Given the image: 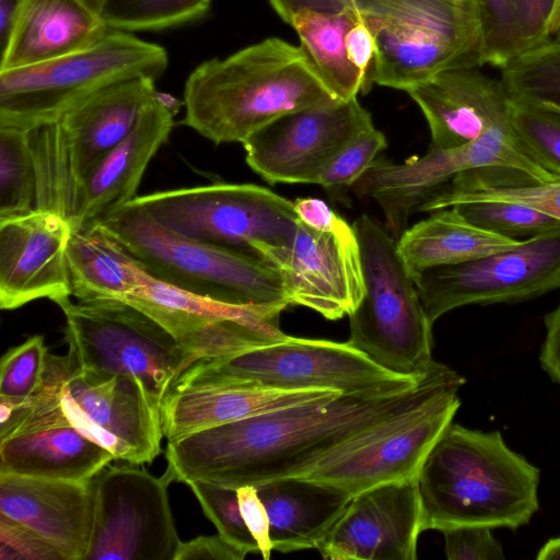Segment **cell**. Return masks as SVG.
<instances>
[{"label": "cell", "instance_id": "6da1fadb", "mask_svg": "<svg viewBox=\"0 0 560 560\" xmlns=\"http://www.w3.org/2000/svg\"><path fill=\"white\" fill-rule=\"evenodd\" d=\"M465 378L436 364L418 385L396 393L340 394L327 401L280 408L168 441L173 481L237 489L303 478L339 463L434 411Z\"/></svg>", "mask_w": 560, "mask_h": 560}, {"label": "cell", "instance_id": "7a4b0ae2", "mask_svg": "<svg viewBox=\"0 0 560 560\" xmlns=\"http://www.w3.org/2000/svg\"><path fill=\"white\" fill-rule=\"evenodd\" d=\"M423 530L485 526L513 532L539 510L540 470L500 431L451 422L416 475Z\"/></svg>", "mask_w": 560, "mask_h": 560}, {"label": "cell", "instance_id": "3957f363", "mask_svg": "<svg viewBox=\"0 0 560 560\" xmlns=\"http://www.w3.org/2000/svg\"><path fill=\"white\" fill-rule=\"evenodd\" d=\"M183 101L182 124L220 144L243 143L284 114L337 98L300 46L269 37L200 63L185 82Z\"/></svg>", "mask_w": 560, "mask_h": 560}, {"label": "cell", "instance_id": "277c9868", "mask_svg": "<svg viewBox=\"0 0 560 560\" xmlns=\"http://www.w3.org/2000/svg\"><path fill=\"white\" fill-rule=\"evenodd\" d=\"M95 223L149 275L173 287L231 304L291 305L280 272L261 257L177 235L133 201Z\"/></svg>", "mask_w": 560, "mask_h": 560}, {"label": "cell", "instance_id": "5b68a950", "mask_svg": "<svg viewBox=\"0 0 560 560\" xmlns=\"http://www.w3.org/2000/svg\"><path fill=\"white\" fill-rule=\"evenodd\" d=\"M375 37L373 84L409 91L434 75L483 63L478 0H357Z\"/></svg>", "mask_w": 560, "mask_h": 560}, {"label": "cell", "instance_id": "8992f818", "mask_svg": "<svg viewBox=\"0 0 560 560\" xmlns=\"http://www.w3.org/2000/svg\"><path fill=\"white\" fill-rule=\"evenodd\" d=\"M155 79L141 75L105 86L50 124L27 130L35 162V209L71 224L83 185L96 165L135 127L154 98Z\"/></svg>", "mask_w": 560, "mask_h": 560}, {"label": "cell", "instance_id": "52a82bcc", "mask_svg": "<svg viewBox=\"0 0 560 560\" xmlns=\"http://www.w3.org/2000/svg\"><path fill=\"white\" fill-rule=\"evenodd\" d=\"M352 226L360 245L364 290L349 315L347 342L390 372L424 374L436 363L433 324L397 241L368 214H361Z\"/></svg>", "mask_w": 560, "mask_h": 560}, {"label": "cell", "instance_id": "ba28073f", "mask_svg": "<svg viewBox=\"0 0 560 560\" xmlns=\"http://www.w3.org/2000/svg\"><path fill=\"white\" fill-rule=\"evenodd\" d=\"M166 50L129 32L108 28L91 46L63 57L0 71V127L31 130L60 118L113 83L166 70Z\"/></svg>", "mask_w": 560, "mask_h": 560}, {"label": "cell", "instance_id": "9c48e42d", "mask_svg": "<svg viewBox=\"0 0 560 560\" xmlns=\"http://www.w3.org/2000/svg\"><path fill=\"white\" fill-rule=\"evenodd\" d=\"M427 373L396 374L348 342L287 336L279 342L236 355L198 360L178 376L170 390L253 382L283 389L396 393L415 387Z\"/></svg>", "mask_w": 560, "mask_h": 560}, {"label": "cell", "instance_id": "30bf717a", "mask_svg": "<svg viewBox=\"0 0 560 560\" xmlns=\"http://www.w3.org/2000/svg\"><path fill=\"white\" fill-rule=\"evenodd\" d=\"M132 201L177 235L258 257L290 246L300 221L293 201L254 184L176 188Z\"/></svg>", "mask_w": 560, "mask_h": 560}, {"label": "cell", "instance_id": "8fae6325", "mask_svg": "<svg viewBox=\"0 0 560 560\" xmlns=\"http://www.w3.org/2000/svg\"><path fill=\"white\" fill-rule=\"evenodd\" d=\"M68 352L85 374L139 377L160 401L195 358L153 318L122 301L56 303Z\"/></svg>", "mask_w": 560, "mask_h": 560}, {"label": "cell", "instance_id": "7c38bea8", "mask_svg": "<svg viewBox=\"0 0 560 560\" xmlns=\"http://www.w3.org/2000/svg\"><path fill=\"white\" fill-rule=\"evenodd\" d=\"M493 166L525 172L541 183L559 178L522 149L511 128H495L463 147H430L423 156L401 164L376 159L351 188L359 198L371 197L378 203L385 229L397 241L410 215L455 175Z\"/></svg>", "mask_w": 560, "mask_h": 560}, {"label": "cell", "instance_id": "4fadbf2b", "mask_svg": "<svg viewBox=\"0 0 560 560\" xmlns=\"http://www.w3.org/2000/svg\"><path fill=\"white\" fill-rule=\"evenodd\" d=\"M413 280L432 324L460 306L540 296L560 289V229L508 250L428 268Z\"/></svg>", "mask_w": 560, "mask_h": 560}, {"label": "cell", "instance_id": "5bb4252c", "mask_svg": "<svg viewBox=\"0 0 560 560\" xmlns=\"http://www.w3.org/2000/svg\"><path fill=\"white\" fill-rule=\"evenodd\" d=\"M59 383L60 357L49 353L40 390L13 408L0 404V474L91 480L115 459L68 421Z\"/></svg>", "mask_w": 560, "mask_h": 560}, {"label": "cell", "instance_id": "9a60e30c", "mask_svg": "<svg viewBox=\"0 0 560 560\" xmlns=\"http://www.w3.org/2000/svg\"><path fill=\"white\" fill-rule=\"evenodd\" d=\"M140 465H106L93 478L94 522L85 560H173L180 544L167 487Z\"/></svg>", "mask_w": 560, "mask_h": 560}, {"label": "cell", "instance_id": "2e32d148", "mask_svg": "<svg viewBox=\"0 0 560 560\" xmlns=\"http://www.w3.org/2000/svg\"><path fill=\"white\" fill-rule=\"evenodd\" d=\"M59 397L68 421L115 459L141 465L162 452L161 401L137 376L97 377L60 357Z\"/></svg>", "mask_w": 560, "mask_h": 560}, {"label": "cell", "instance_id": "e0dca14e", "mask_svg": "<svg viewBox=\"0 0 560 560\" xmlns=\"http://www.w3.org/2000/svg\"><path fill=\"white\" fill-rule=\"evenodd\" d=\"M371 126L357 97L337 100L284 114L242 144L248 166L269 184H315L336 153Z\"/></svg>", "mask_w": 560, "mask_h": 560}, {"label": "cell", "instance_id": "ac0fdd59", "mask_svg": "<svg viewBox=\"0 0 560 560\" xmlns=\"http://www.w3.org/2000/svg\"><path fill=\"white\" fill-rule=\"evenodd\" d=\"M260 257L280 272L291 305L337 320L349 316L361 301L360 245L353 226L342 218L326 230L299 221L290 246L264 249Z\"/></svg>", "mask_w": 560, "mask_h": 560}, {"label": "cell", "instance_id": "d6986e66", "mask_svg": "<svg viewBox=\"0 0 560 560\" xmlns=\"http://www.w3.org/2000/svg\"><path fill=\"white\" fill-rule=\"evenodd\" d=\"M421 533L418 486L411 477L353 495L316 549L330 560H415Z\"/></svg>", "mask_w": 560, "mask_h": 560}, {"label": "cell", "instance_id": "ffe728a7", "mask_svg": "<svg viewBox=\"0 0 560 560\" xmlns=\"http://www.w3.org/2000/svg\"><path fill=\"white\" fill-rule=\"evenodd\" d=\"M71 223L62 215L35 209L0 220V307L14 310L47 298L71 296L67 246Z\"/></svg>", "mask_w": 560, "mask_h": 560}, {"label": "cell", "instance_id": "44dd1931", "mask_svg": "<svg viewBox=\"0 0 560 560\" xmlns=\"http://www.w3.org/2000/svg\"><path fill=\"white\" fill-rule=\"evenodd\" d=\"M91 480L0 474V514L44 537L63 560H85L94 522Z\"/></svg>", "mask_w": 560, "mask_h": 560}, {"label": "cell", "instance_id": "7402d4cb", "mask_svg": "<svg viewBox=\"0 0 560 560\" xmlns=\"http://www.w3.org/2000/svg\"><path fill=\"white\" fill-rule=\"evenodd\" d=\"M407 93L428 121L432 148L454 149L491 129L511 128L503 83L479 67L441 72Z\"/></svg>", "mask_w": 560, "mask_h": 560}, {"label": "cell", "instance_id": "603a6c76", "mask_svg": "<svg viewBox=\"0 0 560 560\" xmlns=\"http://www.w3.org/2000/svg\"><path fill=\"white\" fill-rule=\"evenodd\" d=\"M340 394L331 388L283 389L253 382L171 389L161 400V424L167 441H174L271 410L331 400Z\"/></svg>", "mask_w": 560, "mask_h": 560}, {"label": "cell", "instance_id": "cb8c5ba5", "mask_svg": "<svg viewBox=\"0 0 560 560\" xmlns=\"http://www.w3.org/2000/svg\"><path fill=\"white\" fill-rule=\"evenodd\" d=\"M108 26L81 0H18L1 43L0 71L47 62L86 48Z\"/></svg>", "mask_w": 560, "mask_h": 560}, {"label": "cell", "instance_id": "d4e9b609", "mask_svg": "<svg viewBox=\"0 0 560 560\" xmlns=\"http://www.w3.org/2000/svg\"><path fill=\"white\" fill-rule=\"evenodd\" d=\"M174 116L154 95L132 130L88 177L81 190L72 230L97 221L137 197L147 166L168 139Z\"/></svg>", "mask_w": 560, "mask_h": 560}, {"label": "cell", "instance_id": "484cf974", "mask_svg": "<svg viewBox=\"0 0 560 560\" xmlns=\"http://www.w3.org/2000/svg\"><path fill=\"white\" fill-rule=\"evenodd\" d=\"M270 524L273 550L282 553L317 548L352 495L303 478H281L256 486Z\"/></svg>", "mask_w": 560, "mask_h": 560}, {"label": "cell", "instance_id": "4316f807", "mask_svg": "<svg viewBox=\"0 0 560 560\" xmlns=\"http://www.w3.org/2000/svg\"><path fill=\"white\" fill-rule=\"evenodd\" d=\"M522 242L480 229L450 207L435 210L427 219L407 228L397 240V246L415 279L428 268L508 250Z\"/></svg>", "mask_w": 560, "mask_h": 560}, {"label": "cell", "instance_id": "83f0119b", "mask_svg": "<svg viewBox=\"0 0 560 560\" xmlns=\"http://www.w3.org/2000/svg\"><path fill=\"white\" fill-rule=\"evenodd\" d=\"M67 264L71 295L80 302H125L144 273L141 265L95 222L72 230Z\"/></svg>", "mask_w": 560, "mask_h": 560}, {"label": "cell", "instance_id": "f1b7e54d", "mask_svg": "<svg viewBox=\"0 0 560 560\" xmlns=\"http://www.w3.org/2000/svg\"><path fill=\"white\" fill-rule=\"evenodd\" d=\"M359 19L353 7L337 13L302 11L290 24L320 81L340 101L357 97L362 89V75L346 49L347 32Z\"/></svg>", "mask_w": 560, "mask_h": 560}, {"label": "cell", "instance_id": "f546056e", "mask_svg": "<svg viewBox=\"0 0 560 560\" xmlns=\"http://www.w3.org/2000/svg\"><path fill=\"white\" fill-rule=\"evenodd\" d=\"M36 167L27 130L0 127V220L35 210Z\"/></svg>", "mask_w": 560, "mask_h": 560}, {"label": "cell", "instance_id": "4dcf8cb0", "mask_svg": "<svg viewBox=\"0 0 560 560\" xmlns=\"http://www.w3.org/2000/svg\"><path fill=\"white\" fill-rule=\"evenodd\" d=\"M500 70L510 96L560 108V40L524 50Z\"/></svg>", "mask_w": 560, "mask_h": 560}, {"label": "cell", "instance_id": "1f68e13d", "mask_svg": "<svg viewBox=\"0 0 560 560\" xmlns=\"http://www.w3.org/2000/svg\"><path fill=\"white\" fill-rule=\"evenodd\" d=\"M213 0H105L101 16L109 28L162 31L201 20Z\"/></svg>", "mask_w": 560, "mask_h": 560}, {"label": "cell", "instance_id": "d6a6232c", "mask_svg": "<svg viewBox=\"0 0 560 560\" xmlns=\"http://www.w3.org/2000/svg\"><path fill=\"white\" fill-rule=\"evenodd\" d=\"M509 119L522 149L560 177V108L510 96Z\"/></svg>", "mask_w": 560, "mask_h": 560}, {"label": "cell", "instance_id": "836d02e7", "mask_svg": "<svg viewBox=\"0 0 560 560\" xmlns=\"http://www.w3.org/2000/svg\"><path fill=\"white\" fill-rule=\"evenodd\" d=\"M471 224L513 238H530L560 229V220L527 205L481 200L453 206Z\"/></svg>", "mask_w": 560, "mask_h": 560}, {"label": "cell", "instance_id": "e575fe53", "mask_svg": "<svg viewBox=\"0 0 560 560\" xmlns=\"http://www.w3.org/2000/svg\"><path fill=\"white\" fill-rule=\"evenodd\" d=\"M48 355L42 335H35L8 350L0 364V404L13 408L40 390Z\"/></svg>", "mask_w": 560, "mask_h": 560}, {"label": "cell", "instance_id": "d590c367", "mask_svg": "<svg viewBox=\"0 0 560 560\" xmlns=\"http://www.w3.org/2000/svg\"><path fill=\"white\" fill-rule=\"evenodd\" d=\"M185 483L225 540L246 555L259 552V547L242 516L236 489L198 480H188Z\"/></svg>", "mask_w": 560, "mask_h": 560}, {"label": "cell", "instance_id": "8d00e7d4", "mask_svg": "<svg viewBox=\"0 0 560 560\" xmlns=\"http://www.w3.org/2000/svg\"><path fill=\"white\" fill-rule=\"evenodd\" d=\"M483 33V63L503 68L525 50L513 0H478Z\"/></svg>", "mask_w": 560, "mask_h": 560}, {"label": "cell", "instance_id": "74e56055", "mask_svg": "<svg viewBox=\"0 0 560 560\" xmlns=\"http://www.w3.org/2000/svg\"><path fill=\"white\" fill-rule=\"evenodd\" d=\"M386 145L384 133L374 126L369 127L336 153L320 171L315 184L327 190L351 188Z\"/></svg>", "mask_w": 560, "mask_h": 560}, {"label": "cell", "instance_id": "f35d334b", "mask_svg": "<svg viewBox=\"0 0 560 560\" xmlns=\"http://www.w3.org/2000/svg\"><path fill=\"white\" fill-rule=\"evenodd\" d=\"M500 200L527 205L560 220V177L550 182H528L516 186L489 188L424 201L418 211H435L458 203Z\"/></svg>", "mask_w": 560, "mask_h": 560}, {"label": "cell", "instance_id": "ab89813d", "mask_svg": "<svg viewBox=\"0 0 560 560\" xmlns=\"http://www.w3.org/2000/svg\"><path fill=\"white\" fill-rule=\"evenodd\" d=\"M448 560H502L505 558L492 529L485 526H460L442 530Z\"/></svg>", "mask_w": 560, "mask_h": 560}, {"label": "cell", "instance_id": "60d3db41", "mask_svg": "<svg viewBox=\"0 0 560 560\" xmlns=\"http://www.w3.org/2000/svg\"><path fill=\"white\" fill-rule=\"evenodd\" d=\"M0 560H63L30 527L0 514Z\"/></svg>", "mask_w": 560, "mask_h": 560}, {"label": "cell", "instance_id": "b9f144b4", "mask_svg": "<svg viewBox=\"0 0 560 560\" xmlns=\"http://www.w3.org/2000/svg\"><path fill=\"white\" fill-rule=\"evenodd\" d=\"M556 0H513L525 50L550 39L549 24Z\"/></svg>", "mask_w": 560, "mask_h": 560}, {"label": "cell", "instance_id": "7bdbcfd3", "mask_svg": "<svg viewBox=\"0 0 560 560\" xmlns=\"http://www.w3.org/2000/svg\"><path fill=\"white\" fill-rule=\"evenodd\" d=\"M346 49L349 61L362 75L361 92L366 94L373 86L376 43L371 30L361 18L347 32Z\"/></svg>", "mask_w": 560, "mask_h": 560}, {"label": "cell", "instance_id": "ee69618b", "mask_svg": "<svg viewBox=\"0 0 560 560\" xmlns=\"http://www.w3.org/2000/svg\"><path fill=\"white\" fill-rule=\"evenodd\" d=\"M236 491L245 524L259 547V553L265 560H268L273 550L270 539V524L267 510L257 493V488L243 486L237 488Z\"/></svg>", "mask_w": 560, "mask_h": 560}, {"label": "cell", "instance_id": "f6af8a7d", "mask_svg": "<svg viewBox=\"0 0 560 560\" xmlns=\"http://www.w3.org/2000/svg\"><path fill=\"white\" fill-rule=\"evenodd\" d=\"M246 553L219 533L180 541L173 560H243Z\"/></svg>", "mask_w": 560, "mask_h": 560}, {"label": "cell", "instance_id": "bcb514c9", "mask_svg": "<svg viewBox=\"0 0 560 560\" xmlns=\"http://www.w3.org/2000/svg\"><path fill=\"white\" fill-rule=\"evenodd\" d=\"M546 337L539 362L550 378L560 385V303L545 316Z\"/></svg>", "mask_w": 560, "mask_h": 560}, {"label": "cell", "instance_id": "7dc6e473", "mask_svg": "<svg viewBox=\"0 0 560 560\" xmlns=\"http://www.w3.org/2000/svg\"><path fill=\"white\" fill-rule=\"evenodd\" d=\"M278 16L291 24L293 16L302 11L337 13L353 8L357 0H267Z\"/></svg>", "mask_w": 560, "mask_h": 560}, {"label": "cell", "instance_id": "c3c4849f", "mask_svg": "<svg viewBox=\"0 0 560 560\" xmlns=\"http://www.w3.org/2000/svg\"><path fill=\"white\" fill-rule=\"evenodd\" d=\"M293 205L300 221L317 230L330 229L341 218L317 198H298Z\"/></svg>", "mask_w": 560, "mask_h": 560}, {"label": "cell", "instance_id": "681fc988", "mask_svg": "<svg viewBox=\"0 0 560 560\" xmlns=\"http://www.w3.org/2000/svg\"><path fill=\"white\" fill-rule=\"evenodd\" d=\"M539 560H560V536L551 538L539 549Z\"/></svg>", "mask_w": 560, "mask_h": 560}, {"label": "cell", "instance_id": "f907efd6", "mask_svg": "<svg viewBox=\"0 0 560 560\" xmlns=\"http://www.w3.org/2000/svg\"><path fill=\"white\" fill-rule=\"evenodd\" d=\"M155 96L174 115H176L180 107L184 106V101H180L171 94L156 91Z\"/></svg>", "mask_w": 560, "mask_h": 560}, {"label": "cell", "instance_id": "816d5d0a", "mask_svg": "<svg viewBox=\"0 0 560 560\" xmlns=\"http://www.w3.org/2000/svg\"><path fill=\"white\" fill-rule=\"evenodd\" d=\"M560 26V0H556L550 18V24H549V33L550 38L556 34Z\"/></svg>", "mask_w": 560, "mask_h": 560}, {"label": "cell", "instance_id": "f5cc1de1", "mask_svg": "<svg viewBox=\"0 0 560 560\" xmlns=\"http://www.w3.org/2000/svg\"><path fill=\"white\" fill-rule=\"evenodd\" d=\"M86 5H89L91 9L96 11L97 13H102L103 5L105 3V0H81Z\"/></svg>", "mask_w": 560, "mask_h": 560}, {"label": "cell", "instance_id": "db71d44e", "mask_svg": "<svg viewBox=\"0 0 560 560\" xmlns=\"http://www.w3.org/2000/svg\"><path fill=\"white\" fill-rule=\"evenodd\" d=\"M552 38L560 40V26H559L558 31L556 32V34L552 36Z\"/></svg>", "mask_w": 560, "mask_h": 560}]
</instances>
